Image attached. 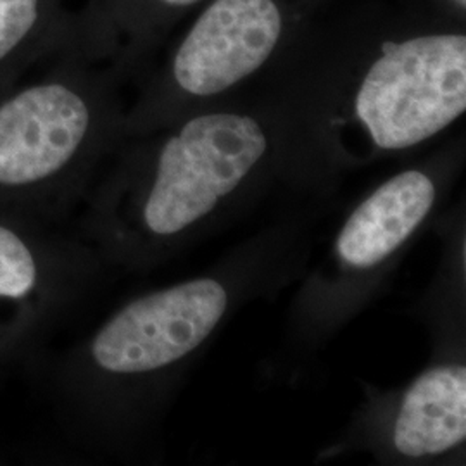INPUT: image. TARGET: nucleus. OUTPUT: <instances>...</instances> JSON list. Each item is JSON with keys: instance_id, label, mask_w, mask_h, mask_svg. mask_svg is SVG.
<instances>
[{"instance_id": "1", "label": "nucleus", "mask_w": 466, "mask_h": 466, "mask_svg": "<svg viewBox=\"0 0 466 466\" xmlns=\"http://www.w3.org/2000/svg\"><path fill=\"white\" fill-rule=\"evenodd\" d=\"M100 121L99 92L69 52L0 92V218L49 225Z\"/></svg>"}, {"instance_id": "2", "label": "nucleus", "mask_w": 466, "mask_h": 466, "mask_svg": "<svg viewBox=\"0 0 466 466\" xmlns=\"http://www.w3.org/2000/svg\"><path fill=\"white\" fill-rule=\"evenodd\" d=\"M466 109V36L417 35L387 44L368 67L354 111L373 144L400 150L448 128Z\"/></svg>"}, {"instance_id": "3", "label": "nucleus", "mask_w": 466, "mask_h": 466, "mask_svg": "<svg viewBox=\"0 0 466 466\" xmlns=\"http://www.w3.org/2000/svg\"><path fill=\"white\" fill-rule=\"evenodd\" d=\"M261 125L244 115L192 117L161 146L142 200L140 221L154 237H171L209 215L267 152Z\"/></svg>"}, {"instance_id": "4", "label": "nucleus", "mask_w": 466, "mask_h": 466, "mask_svg": "<svg viewBox=\"0 0 466 466\" xmlns=\"http://www.w3.org/2000/svg\"><path fill=\"white\" fill-rule=\"evenodd\" d=\"M227 304L225 289L209 279L138 298L96 333L88 350L92 363L116 377L177 363L211 335Z\"/></svg>"}, {"instance_id": "5", "label": "nucleus", "mask_w": 466, "mask_h": 466, "mask_svg": "<svg viewBox=\"0 0 466 466\" xmlns=\"http://www.w3.org/2000/svg\"><path fill=\"white\" fill-rule=\"evenodd\" d=\"M282 34L277 0H215L175 52L171 78L188 96H217L263 66Z\"/></svg>"}, {"instance_id": "6", "label": "nucleus", "mask_w": 466, "mask_h": 466, "mask_svg": "<svg viewBox=\"0 0 466 466\" xmlns=\"http://www.w3.org/2000/svg\"><path fill=\"white\" fill-rule=\"evenodd\" d=\"M61 283V250L47 225L0 218V368L46 333Z\"/></svg>"}, {"instance_id": "7", "label": "nucleus", "mask_w": 466, "mask_h": 466, "mask_svg": "<svg viewBox=\"0 0 466 466\" xmlns=\"http://www.w3.org/2000/svg\"><path fill=\"white\" fill-rule=\"evenodd\" d=\"M435 199L433 182L410 169L377 188L348 219L339 235V256L354 268H371L410 238L429 215Z\"/></svg>"}, {"instance_id": "8", "label": "nucleus", "mask_w": 466, "mask_h": 466, "mask_svg": "<svg viewBox=\"0 0 466 466\" xmlns=\"http://www.w3.org/2000/svg\"><path fill=\"white\" fill-rule=\"evenodd\" d=\"M466 437V368H433L413 383L394 427L396 450L410 458L435 456Z\"/></svg>"}, {"instance_id": "9", "label": "nucleus", "mask_w": 466, "mask_h": 466, "mask_svg": "<svg viewBox=\"0 0 466 466\" xmlns=\"http://www.w3.org/2000/svg\"><path fill=\"white\" fill-rule=\"evenodd\" d=\"M67 21L63 0H0V92L61 50Z\"/></svg>"}, {"instance_id": "10", "label": "nucleus", "mask_w": 466, "mask_h": 466, "mask_svg": "<svg viewBox=\"0 0 466 466\" xmlns=\"http://www.w3.org/2000/svg\"><path fill=\"white\" fill-rule=\"evenodd\" d=\"M461 2H463V4H465V0H461Z\"/></svg>"}]
</instances>
